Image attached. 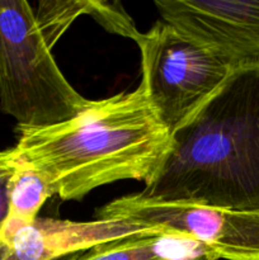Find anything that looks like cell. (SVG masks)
<instances>
[{
	"label": "cell",
	"instance_id": "cell-1",
	"mask_svg": "<svg viewBox=\"0 0 259 260\" xmlns=\"http://www.w3.org/2000/svg\"><path fill=\"white\" fill-rule=\"evenodd\" d=\"M140 197L259 211V66L225 83L170 134L168 151Z\"/></svg>",
	"mask_w": 259,
	"mask_h": 260
},
{
	"label": "cell",
	"instance_id": "cell-2",
	"mask_svg": "<svg viewBox=\"0 0 259 260\" xmlns=\"http://www.w3.org/2000/svg\"><path fill=\"white\" fill-rule=\"evenodd\" d=\"M14 150L37 170L53 196L81 201L118 180L146 183L161 164L170 134L157 119L141 85L102 101L62 123L17 126Z\"/></svg>",
	"mask_w": 259,
	"mask_h": 260
},
{
	"label": "cell",
	"instance_id": "cell-3",
	"mask_svg": "<svg viewBox=\"0 0 259 260\" xmlns=\"http://www.w3.org/2000/svg\"><path fill=\"white\" fill-rule=\"evenodd\" d=\"M24 0H0V111L20 127H47L90 104L56 63Z\"/></svg>",
	"mask_w": 259,
	"mask_h": 260
},
{
	"label": "cell",
	"instance_id": "cell-4",
	"mask_svg": "<svg viewBox=\"0 0 259 260\" xmlns=\"http://www.w3.org/2000/svg\"><path fill=\"white\" fill-rule=\"evenodd\" d=\"M136 43L141 52L140 85L169 134L205 104L233 71L208 48L164 20L140 33Z\"/></svg>",
	"mask_w": 259,
	"mask_h": 260
},
{
	"label": "cell",
	"instance_id": "cell-5",
	"mask_svg": "<svg viewBox=\"0 0 259 260\" xmlns=\"http://www.w3.org/2000/svg\"><path fill=\"white\" fill-rule=\"evenodd\" d=\"M95 217L187 236L218 259L259 260V211L243 212L196 203L161 202L132 194L104 205Z\"/></svg>",
	"mask_w": 259,
	"mask_h": 260
},
{
	"label": "cell",
	"instance_id": "cell-6",
	"mask_svg": "<svg viewBox=\"0 0 259 260\" xmlns=\"http://www.w3.org/2000/svg\"><path fill=\"white\" fill-rule=\"evenodd\" d=\"M165 23L233 70L259 66V0H156Z\"/></svg>",
	"mask_w": 259,
	"mask_h": 260
},
{
	"label": "cell",
	"instance_id": "cell-7",
	"mask_svg": "<svg viewBox=\"0 0 259 260\" xmlns=\"http://www.w3.org/2000/svg\"><path fill=\"white\" fill-rule=\"evenodd\" d=\"M146 230L150 228L118 221L71 222L37 218L25 225L5 220L0 226V260H55Z\"/></svg>",
	"mask_w": 259,
	"mask_h": 260
},
{
	"label": "cell",
	"instance_id": "cell-8",
	"mask_svg": "<svg viewBox=\"0 0 259 260\" xmlns=\"http://www.w3.org/2000/svg\"><path fill=\"white\" fill-rule=\"evenodd\" d=\"M66 260H218L193 239L163 229L99 243L78 251Z\"/></svg>",
	"mask_w": 259,
	"mask_h": 260
},
{
	"label": "cell",
	"instance_id": "cell-9",
	"mask_svg": "<svg viewBox=\"0 0 259 260\" xmlns=\"http://www.w3.org/2000/svg\"><path fill=\"white\" fill-rule=\"evenodd\" d=\"M13 149V173L9 183V213L7 220L14 222H36L38 212L53 193L42 175L20 159Z\"/></svg>",
	"mask_w": 259,
	"mask_h": 260
},
{
	"label": "cell",
	"instance_id": "cell-10",
	"mask_svg": "<svg viewBox=\"0 0 259 260\" xmlns=\"http://www.w3.org/2000/svg\"><path fill=\"white\" fill-rule=\"evenodd\" d=\"M107 2H81V0H42L33 9L38 28L48 47L52 48L74 20L81 14L91 15L101 23L106 12Z\"/></svg>",
	"mask_w": 259,
	"mask_h": 260
},
{
	"label": "cell",
	"instance_id": "cell-11",
	"mask_svg": "<svg viewBox=\"0 0 259 260\" xmlns=\"http://www.w3.org/2000/svg\"><path fill=\"white\" fill-rule=\"evenodd\" d=\"M13 149L0 150V226L9 213V183L13 173Z\"/></svg>",
	"mask_w": 259,
	"mask_h": 260
}]
</instances>
